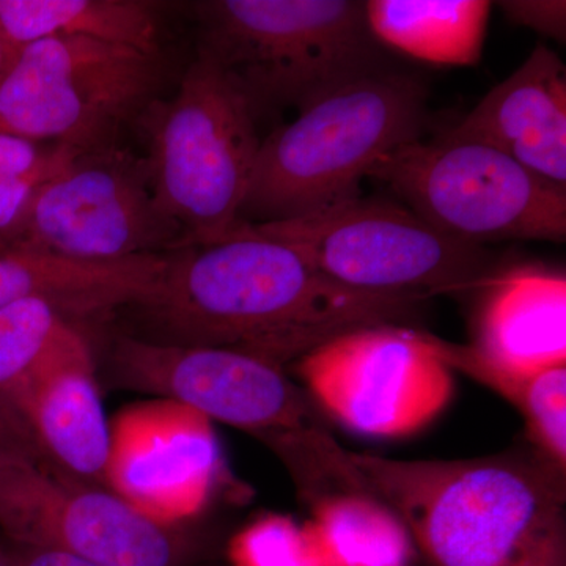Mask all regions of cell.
I'll return each instance as SVG.
<instances>
[{"mask_svg": "<svg viewBox=\"0 0 566 566\" xmlns=\"http://www.w3.org/2000/svg\"><path fill=\"white\" fill-rule=\"evenodd\" d=\"M423 297L356 292L292 245L241 222L207 244L167 253L158 292L137 305L158 344L238 349L282 365L368 326H403Z\"/></svg>", "mask_w": 566, "mask_h": 566, "instance_id": "1", "label": "cell"}, {"mask_svg": "<svg viewBox=\"0 0 566 566\" xmlns=\"http://www.w3.org/2000/svg\"><path fill=\"white\" fill-rule=\"evenodd\" d=\"M352 460L427 566H566V474L531 447L468 460Z\"/></svg>", "mask_w": 566, "mask_h": 566, "instance_id": "2", "label": "cell"}, {"mask_svg": "<svg viewBox=\"0 0 566 566\" xmlns=\"http://www.w3.org/2000/svg\"><path fill=\"white\" fill-rule=\"evenodd\" d=\"M114 364L123 385L259 438L311 509L334 495L370 494L352 452L282 365L238 349L136 337L118 340Z\"/></svg>", "mask_w": 566, "mask_h": 566, "instance_id": "3", "label": "cell"}, {"mask_svg": "<svg viewBox=\"0 0 566 566\" xmlns=\"http://www.w3.org/2000/svg\"><path fill=\"white\" fill-rule=\"evenodd\" d=\"M422 77L395 69L342 85L260 142L240 221L303 218L360 197L379 159L423 140Z\"/></svg>", "mask_w": 566, "mask_h": 566, "instance_id": "4", "label": "cell"}, {"mask_svg": "<svg viewBox=\"0 0 566 566\" xmlns=\"http://www.w3.org/2000/svg\"><path fill=\"white\" fill-rule=\"evenodd\" d=\"M197 54L263 112L297 111L349 82L400 69L357 0H205Z\"/></svg>", "mask_w": 566, "mask_h": 566, "instance_id": "5", "label": "cell"}, {"mask_svg": "<svg viewBox=\"0 0 566 566\" xmlns=\"http://www.w3.org/2000/svg\"><path fill=\"white\" fill-rule=\"evenodd\" d=\"M136 125L156 200L180 223L189 244L232 233L262 142L243 93L197 54L177 92L155 99Z\"/></svg>", "mask_w": 566, "mask_h": 566, "instance_id": "6", "label": "cell"}, {"mask_svg": "<svg viewBox=\"0 0 566 566\" xmlns=\"http://www.w3.org/2000/svg\"><path fill=\"white\" fill-rule=\"evenodd\" d=\"M167 73L161 52L66 36L35 41L0 76V133L82 151L117 144L163 96Z\"/></svg>", "mask_w": 566, "mask_h": 566, "instance_id": "7", "label": "cell"}, {"mask_svg": "<svg viewBox=\"0 0 566 566\" xmlns=\"http://www.w3.org/2000/svg\"><path fill=\"white\" fill-rule=\"evenodd\" d=\"M346 289L427 297L472 293L495 270L483 245L439 232L405 205L348 200L290 221L252 223Z\"/></svg>", "mask_w": 566, "mask_h": 566, "instance_id": "8", "label": "cell"}, {"mask_svg": "<svg viewBox=\"0 0 566 566\" xmlns=\"http://www.w3.org/2000/svg\"><path fill=\"white\" fill-rule=\"evenodd\" d=\"M381 181L409 210L464 243H565L566 191L539 180L494 148L441 136L379 159Z\"/></svg>", "mask_w": 566, "mask_h": 566, "instance_id": "9", "label": "cell"}, {"mask_svg": "<svg viewBox=\"0 0 566 566\" xmlns=\"http://www.w3.org/2000/svg\"><path fill=\"white\" fill-rule=\"evenodd\" d=\"M36 446L0 444V528L17 546L102 566H178L185 543L117 493L57 471Z\"/></svg>", "mask_w": 566, "mask_h": 566, "instance_id": "10", "label": "cell"}, {"mask_svg": "<svg viewBox=\"0 0 566 566\" xmlns=\"http://www.w3.org/2000/svg\"><path fill=\"white\" fill-rule=\"evenodd\" d=\"M297 375L319 412L367 438L420 433L455 394L453 371L431 352L423 331L409 326L337 335L304 354Z\"/></svg>", "mask_w": 566, "mask_h": 566, "instance_id": "11", "label": "cell"}, {"mask_svg": "<svg viewBox=\"0 0 566 566\" xmlns=\"http://www.w3.org/2000/svg\"><path fill=\"white\" fill-rule=\"evenodd\" d=\"M186 244L180 223L156 200L145 159L114 144L81 151L41 186L14 245L117 262Z\"/></svg>", "mask_w": 566, "mask_h": 566, "instance_id": "12", "label": "cell"}, {"mask_svg": "<svg viewBox=\"0 0 566 566\" xmlns=\"http://www.w3.org/2000/svg\"><path fill=\"white\" fill-rule=\"evenodd\" d=\"M446 136L494 148L566 191V71L557 52L538 44Z\"/></svg>", "mask_w": 566, "mask_h": 566, "instance_id": "13", "label": "cell"}, {"mask_svg": "<svg viewBox=\"0 0 566 566\" xmlns=\"http://www.w3.org/2000/svg\"><path fill=\"white\" fill-rule=\"evenodd\" d=\"M9 406L44 457L71 475L107 482L112 431L84 335L44 364Z\"/></svg>", "mask_w": 566, "mask_h": 566, "instance_id": "14", "label": "cell"}, {"mask_svg": "<svg viewBox=\"0 0 566 566\" xmlns=\"http://www.w3.org/2000/svg\"><path fill=\"white\" fill-rule=\"evenodd\" d=\"M472 349L520 371L566 367V275L538 263L494 270L480 283Z\"/></svg>", "mask_w": 566, "mask_h": 566, "instance_id": "15", "label": "cell"}, {"mask_svg": "<svg viewBox=\"0 0 566 566\" xmlns=\"http://www.w3.org/2000/svg\"><path fill=\"white\" fill-rule=\"evenodd\" d=\"M180 406L175 405L170 422L122 424L112 434V455L107 482L126 501L156 520L180 513V499L186 510L202 504L218 474L219 450L210 420L185 408L180 423ZM148 419V417H147Z\"/></svg>", "mask_w": 566, "mask_h": 566, "instance_id": "16", "label": "cell"}, {"mask_svg": "<svg viewBox=\"0 0 566 566\" xmlns=\"http://www.w3.org/2000/svg\"><path fill=\"white\" fill-rule=\"evenodd\" d=\"M166 266L167 255L84 262L11 245L0 249V307L41 300L69 319L137 307L158 292Z\"/></svg>", "mask_w": 566, "mask_h": 566, "instance_id": "17", "label": "cell"}, {"mask_svg": "<svg viewBox=\"0 0 566 566\" xmlns=\"http://www.w3.org/2000/svg\"><path fill=\"white\" fill-rule=\"evenodd\" d=\"M368 25L387 50L436 65L474 66L485 48L488 0H368Z\"/></svg>", "mask_w": 566, "mask_h": 566, "instance_id": "18", "label": "cell"}, {"mask_svg": "<svg viewBox=\"0 0 566 566\" xmlns=\"http://www.w3.org/2000/svg\"><path fill=\"white\" fill-rule=\"evenodd\" d=\"M0 31L14 52L55 36L161 52L158 11L140 0H0Z\"/></svg>", "mask_w": 566, "mask_h": 566, "instance_id": "19", "label": "cell"}, {"mask_svg": "<svg viewBox=\"0 0 566 566\" xmlns=\"http://www.w3.org/2000/svg\"><path fill=\"white\" fill-rule=\"evenodd\" d=\"M431 352L455 374L493 390L520 412L531 449L566 474V367L520 371L480 357L468 344H453L423 333Z\"/></svg>", "mask_w": 566, "mask_h": 566, "instance_id": "20", "label": "cell"}, {"mask_svg": "<svg viewBox=\"0 0 566 566\" xmlns=\"http://www.w3.org/2000/svg\"><path fill=\"white\" fill-rule=\"evenodd\" d=\"M307 532L319 566H412L416 546L400 517L368 494L324 499Z\"/></svg>", "mask_w": 566, "mask_h": 566, "instance_id": "21", "label": "cell"}, {"mask_svg": "<svg viewBox=\"0 0 566 566\" xmlns=\"http://www.w3.org/2000/svg\"><path fill=\"white\" fill-rule=\"evenodd\" d=\"M80 335L46 301L24 300L0 307V400L9 405L44 364Z\"/></svg>", "mask_w": 566, "mask_h": 566, "instance_id": "22", "label": "cell"}, {"mask_svg": "<svg viewBox=\"0 0 566 566\" xmlns=\"http://www.w3.org/2000/svg\"><path fill=\"white\" fill-rule=\"evenodd\" d=\"M82 150L0 133V249L20 241L36 192Z\"/></svg>", "mask_w": 566, "mask_h": 566, "instance_id": "23", "label": "cell"}, {"mask_svg": "<svg viewBox=\"0 0 566 566\" xmlns=\"http://www.w3.org/2000/svg\"><path fill=\"white\" fill-rule=\"evenodd\" d=\"M248 566H319L307 528L286 517H270L253 526L240 543Z\"/></svg>", "mask_w": 566, "mask_h": 566, "instance_id": "24", "label": "cell"}, {"mask_svg": "<svg viewBox=\"0 0 566 566\" xmlns=\"http://www.w3.org/2000/svg\"><path fill=\"white\" fill-rule=\"evenodd\" d=\"M506 20L565 43L566 2L564 0H504L497 2Z\"/></svg>", "mask_w": 566, "mask_h": 566, "instance_id": "25", "label": "cell"}, {"mask_svg": "<svg viewBox=\"0 0 566 566\" xmlns=\"http://www.w3.org/2000/svg\"><path fill=\"white\" fill-rule=\"evenodd\" d=\"M9 557L13 566H102L76 554L50 547L14 545Z\"/></svg>", "mask_w": 566, "mask_h": 566, "instance_id": "26", "label": "cell"}, {"mask_svg": "<svg viewBox=\"0 0 566 566\" xmlns=\"http://www.w3.org/2000/svg\"><path fill=\"white\" fill-rule=\"evenodd\" d=\"M0 444L36 446L20 417L14 415L13 409L2 400H0Z\"/></svg>", "mask_w": 566, "mask_h": 566, "instance_id": "27", "label": "cell"}, {"mask_svg": "<svg viewBox=\"0 0 566 566\" xmlns=\"http://www.w3.org/2000/svg\"><path fill=\"white\" fill-rule=\"evenodd\" d=\"M14 52L11 50L9 41L3 36L2 31H0V76L6 73V70L9 69L11 61H13Z\"/></svg>", "mask_w": 566, "mask_h": 566, "instance_id": "28", "label": "cell"}, {"mask_svg": "<svg viewBox=\"0 0 566 566\" xmlns=\"http://www.w3.org/2000/svg\"><path fill=\"white\" fill-rule=\"evenodd\" d=\"M0 566H13L9 557V553L0 547Z\"/></svg>", "mask_w": 566, "mask_h": 566, "instance_id": "29", "label": "cell"}]
</instances>
